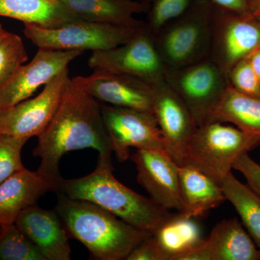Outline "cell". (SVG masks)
Instances as JSON below:
<instances>
[{
    "label": "cell",
    "mask_w": 260,
    "mask_h": 260,
    "mask_svg": "<svg viewBox=\"0 0 260 260\" xmlns=\"http://www.w3.org/2000/svg\"><path fill=\"white\" fill-rule=\"evenodd\" d=\"M91 148L98 159L112 161V143L104 126L101 103L73 78L70 80L52 119L38 136L34 155L41 159L38 172L58 186L62 179L59 162L73 150Z\"/></svg>",
    "instance_id": "6da1fadb"
},
{
    "label": "cell",
    "mask_w": 260,
    "mask_h": 260,
    "mask_svg": "<svg viewBox=\"0 0 260 260\" xmlns=\"http://www.w3.org/2000/svg\"><path fill=\"white\" fill-rule=\"evenodd\" d=\"M56 194L85 200L101 207L137 229L153 233L172 213L150 198L121 184L113 174L112 162L98 159L96 168L85 177L61 179Z\"/></svg>",
    "instance_id": "7a4b0ae2"
},
{
    "label": "cell",
    "mask_w": 260,
    "mask_h": 260,
    "mask_svg": "<svg viewBox=\"0 0 260 260\" xmlns=\"http://www.w3.org/2000/svg\"><path fill=\"white\" fill-rule=\"evenodd\" d=\"M56 194L55 210L70 239L82 243L94 259H125L135 247L151 235L90 202Z\"/></svg>",
    "instance_id": "3957f363"
},
{
    "label": "cell",
    "mask_w": 260,
    "mask_h": 260,
    "mask_svg": "<svg viewBox=\"0 0 260 260\" xmlns=\"http://www.w3.org/2000/svg\"><path fill=\"white\" fill-rule=\"evenodd\" d=\"M213 8L210 0H194L182 15L154 36L166 70L182 68L210 57Z\"/></svg>",
    "instance_id": "277c9868"
},
{
    "label": "cell",
    "mask_w": 260,
    "mask_h": 260,
    "mask_svg": "<svg viewBox=\"0 0 260 260\" xmlns=\"http://www.w3.org/2000/svg\"><path fill=\"white\" fill-rule=\"evenodd\" d=\"M223 124L210 122L198 126L186 146L183 162L219 184L239 157L260 145L259 137Z\"/></svg>",
    "instance_id": "5b68a950"
},
{
    "label": "cell",
    "mask_w": 260,
    "mask_h": 260,
    "mask_svg": "<svg viewBox=\"0 0 260 260\" xmlns=\"http://www.w3.org/2000/svg\"><path fill=\"white\" fill-rule=\"evenodd\" d=\"M164 79L186 104L198 126L210 122L229 84L226 73L210 57L166 70Z\"/></svg>",
    "instance_id": "8992f818"
},
{
    "label": "cell",
    "mask_w": 260,
    "mask_h": 260,
    "mask_svg": "<svg viewBox=\"0 0 260 260\" xmlns=\"http://www.w3.org/2000/svg\"><path fill=\"white\" fill-rule=\"evenodd\" d=\"M141 25L126 26L79 20L58 28H46L24 23L23 32L39 49L96 51L113 49L128 42Z\"/></svg>",
    "instance_id": "52a82bcc"
},
{
    "label": "cell",
    "mask_w": 260,
    "mask_h": 260,
    "mask_svg": "<svg viewBox=\"0 0 260 260\" xmlns=\"http://www.w3.org/2000/svg\"><path fill=\"white\" fill-rule=\"evenodd\" d=\"M88 66L93 70L136 77L150 85L164 79L166 72L153 36L144 22L128 42L108 50L93 51Z\"/></svg>",
    "instance_id": "ba28073f"
},
{
    "label": "cell",
    "mask_w": 260,
    "mask_h": 260,
    "mask_svg": "<svg viewBox=\"0 0 260 260\" xmlns=\"http://www.w3.org/2000/svg\"><path fill=\"white\" fill-rule=\"evenodd\" d=\"M259 48V17L253 13L237 14L214 6L210 57L226 75L234 65Z\"/></svg>",
    "instance_id": "9c48e42d"
},
{
    "label": "cell",
    "mask_w": 260,
    "mask_h": 260,
    "mask_svg": "<svg viewBox=\"0 0 260 260\" xmlns=\"http://www.w3.org/2000/svg\"><path fill=\"white\" fill-rule=\"evenodd\" d=\"M104 126L119 162L129 158L130 148L165 150L164 138L152 112L101 103Z\"/></svg>",
    "instance_id": "30bf717a"
},
{
    "label": "cell",
    "mask_w": 260,
    "mask_h": 260,
    "mask_svg": "<svg viewBox=\"0 0 260 260\" xmlns=\"http://www.w3.org/2000/svg\"><path fill=\"white\" fill-rule=\"evenodd\" d=\"M70 80L68 68L46 84L37 96L0 110V134L29 139L39 136L55 114Z\"/></svg>",
    "instance_id": "8fae6325"
},
{
    "label": "cell",
    "mask_w": 260,
    "mask_h": 260,
    "mask_svg": "<svg viewBox=\"0 0 260 260\" xmlns=\"http://www.w3.org/2000/svg\"><path fill=\"white\" fill-rule=\"evenodd\" d=\"M83 52L39 48L28 64L20 66L15 74L0 86V110L29 99L38 88L54 79Z\"/></svg>",
    "instance_id": "7c38bea8"
},
{
    "label": "cell",
    "mask_w": 260,
    "mask_h": 260,
    "mask_svg": "<svg viewBox=\"0 0 260 260\" xmlns=\"http://www.w3.org/2000/svg\"><path fill=\"white\" fill-rule=\"evenodd\" d=\"M152 86L153 113L161 132L166 152L178 166H182L186 146L198 126L186 104L164 78Z\"/></svg>",
    "instance_id": "4fadbf2b"
},
{
    "label": "cell",
    "mask_w": 260,
    "mask_h": 260,
    "mask_svg": "<svg viewBox=\"0 0 260 260\" xmlns=\"http://www.w3.org/2000/svg\"><path fill=\"white\" fill-rule=\"evenodd\" d=\"M73 80L98 102L153 113V86L136 77L95 70Z\"/></svg>",
    "instance_id": "5bb4252c"
},
{
    "label": "cell",
    "mask_w": 260,
    "mask_h": 260,
    "mask_svg": "<svg viewBox=\"0 0 260 260\" xmlns=\"http://www.w3.org/2000/svg\"><path fill=\"white\" fill-rule=\"evenodd\" d=\"M137 169V179L150 199L164 209L183 211L179 166L165 151L137 150L132 156Z\"/></svg>",
    "instance_id": "9a60e30c"
},
{
    "label": "cell",
    "mask_w": 260,
    "mask_h": 260,
    "mask_svg": "<svg viewBox=\"0 0 260 260\" xmlns=\"http://www.w3.org/2000/svg\"><path fill=\"white\" fill-rule=\"evenodd\" d=\"M46 260H70V238L57 212L35 205L23 210L15 223Z\"/></svg>",
    "instance_id": "2e32d148"
},
{
    "label": "cell",
    "mask_w": 260,
    "mask_h": 260,
    "mask_svg": "<svg viewBox=\"0 0 260 260\" xmlns=\"http://www.w3.org/2000/svg\"><path fill=\"white\" fill-rule=\"evenodd\" d=\"M178 260H260V251L237 218L219 222L204 242Z\"/></svg>",
    "instance_id": "e0dca14e"
},
{
    "label": "cell",
    "mask_w": 260,
    "mask_h": 260,
    "mask_svg": "<svg viewBox=\"0 0 260 260\" xmlns=\"http://www.w3.org/2000/svg\"><path fill=\"white\" fill-rule=\"evenodd\" d=\"M57 185L40 173L23 169L0 184V226L13 224L20 213L37 204L49 191L56 192Z\"/></svg>",
    "instance_id": "ac0fdd59"
},
{
    "label": "cell",
    "mask_w": 260,
    "mask_h": 260,
    "mask_svg": "<svg viewBox=\"0 0 260 260\" xmlns=\"http://www.w3.org/2000/svg\"><path fill=\"white\" fill-rule=\"evenodd\" d=\"M77 18L85 21L138 27L135 14H146L148 7L138 0H59Z\"/></svg>",
    "instance_id": "d6986e66"
},
{
    "label": "cell",
    "mask_w": 260,
    "mask_h": 260,
    "mask_svg": "<svg viewBox=\"0 0 260 260\" xmlns=\"http://www.w3.org/2000/svg\"><path fill=\"white\" fill-rule=\"evenodd\" d=\"M179 177L181 213L187 218H202L226 200L220 184L191 166H179Z\"/></svg>",
    "instance_id": "ffe728a7"
},
{
    "label": "cell",
    "mask_w": 260,
    "mask_h": 260,
    "mask_svg": "<svg viewBox=\"0 0 260 260\" xmlns=\"http://www.w3.org/2000/svg\"><path fill=\"white\" fill-rule=\"evenodd\" d=\"M152 236L162 260H178L205 241L194 218H187L180 212L172 213Z\"/></svg>",
    "instance_id": "44dd1931"
},
{
    "label": "cell",
    "mask_w": 260,
    "mask_h": 260,
    "mask_svg": "<svg viewBox=\"0 0 260 260\" xmlns=\"http://www.w3.org/2000/svg\"><path fill=\"white\" fill-rule=\"evenodd\" d=\"M0 16L46 28H55L80 19L59 0H0Z\"/></svg>",
    "instance_id": "7402d4cb"
},
{
    "label": "cell",
    "mask_w": 260,
    "mask_h": 260,
    "mask_svg": "<svg viewBox=\"0 0 260 260\" xmlns=\"http://www.w3.org/2000/svg\"><path fill=\"white\" fill-rule=\"evenodd\" d=\"M210 122L232 123L260 138V99L240 93L229 84Z\"/></svg>",
    "instance_id": "603a6c76"
},
{
    "label": "cell",
    "mask_w": 260,
    "mask_h": 260,
    "mask_svg": "<svg viewBox=\"0 0 260 260\" xmlns=\"http://www.w3.org/2000/svg\"><path fill=\"white\" fill-rule=\"evenodd\" d=\"M225 198L234 205L246 232L260 251V196L242 184L232 172L220 184Z\"/></svg>",
    "instance_id": "cb8c5ba5"
},
{
    "label": "cell",
    "mask_w": 260,
    "mask_h": 260,
    "mask_svg": "<svg viewBox=\"0 0 260 260\" xmlns=\"http://www.w3.org/2000/svg\"><path fill=\"white\" fill-rule=\"evenodd\" d=\"M0 260H46L31 241L15 223L3 226Z\"/></svg>",
    "instance_id": "d4e9b609"
},
{
    "label": "cell",
    "mask_w": 260,
    "mask_h": 260,
    "mask_svg": "<svg viewBox=\"0 0 260 260\" xmlns=\"http://www.w3.org/2000/svg\"><path fill=\"white\" fill-rule=\"evenodd\" d=\"M148 8L144 22L145 28L155 36L167 24L180 16L194 0H138Z\"/></svg>",
    "instance_id": "484cf974"
},
{
    "label": "cell",
    "mask_w": 260,
    "mask_h": 260,
    "mask_svg": "<svg viewBox=\"0 0 260 260\" xmlns=\"http://www.w3.org/2000/svg\"><path fill=\"white\" fill-rule=\"evenodd\" d=\"M28 59L21 38L9 32L0 42V86L6 83Z\"/></svg>",
    "instance_id": "4316f807"
},
{
    "label": "cell",
    "mask_w": 260,
    "mask_h": 260,
    "mask_svg": "<svg viewBox=\"0 0 260 260\" xmlns=\"http://www.w3.org/2000/svg\"><path fill=\"white\" fill-rule=\"evenodd\" d=\"M28 138L0 134V184L25 169L21 152Z\"/></svg>",
    "instance_id": "83f0119b"
},
{
    "label": "cell",
    "mask_w": 260,
    "mask_h": 260,
    "mask_svg": "<svg viewBox=\"0 0 260 260\" xmlns=\"http://www.w3.org/2000/svg\"><path fill=\"white\" fill-rule=\"evenodd\" d=\"M233 88L249 96L260 99V83L249 58H245L234 65L227 75Z\"/></svg>",
    "instance_id": "f1b7e54d"
},
{
    "label": "cell",
    "mask_w": 260,
    "mask_h": 260,
    "mask_svg": "<svg viewBox=\"0 0 260 260\" xmlns=\"http://www.w3.org/2000/svg\"><path fill=\"white\" fill-rule=\"evenodd\" d=\"M233 169L242 173L247 185L260 196V165L250 158L248 153L243 154L234 164Z\"/></svg>",
    "instance_id": "f546056e"
},
{
    "label": "cell",
    "mask_w": 260,
    "mask_h": 260,
    "mask_svg": "<svg viewBox=\"0 0 260 260\" xmlns=\"http://www.w3.org/2000/svg\"><path fill=\"white\" fill-rule=\"evenodd\" d=\"M126 260H162L153 236L138 244L128 254Z\"/></svg>",
    "instance_id": "4dcf8cb0"
},
{
    "label": "cell",
    "mask_w": 260,
    "mask_h": 260,
    "mask_svg": "<svg viewBox=\"0 0 260 260\" xmlns=\"http://www.w3.org/2000/svg\"><path fill=\"white\" fill-rule=\"evenodd\" d=\"M214 6L237 14H254V0H210Z\"/></svg>",
    "instance_id": "1f68e13d"
},
{
    "label": "cell",
    "mask_w": 260,
    "mask_h": 260,
    "mask_svg": "<svg viewBox=\"0 0 260 260\" xmlns=\"http://www.w3.org/2000/svg\"><path fill=\"white\" fill-rule=\"evenodd\" d=\"M249 58L260 83V48L252 53Z\"/></svg>",
    "instance_id": "d6a6232c"
},
{
    "label": "cell",
    "mask_w": 260,
    "mask_h": 260,
    "mask_svg": "<svg viewBox=\"0 0 260 260\" xmlns=\"http://www.w3.org/2000/svg\"><path fill=\"white\" fill-rule=\"evenodd\" d=\"M254 14L260 18V0H254Z\"/></svg>",
    "instance_id": "836d02e7"
},
{
    "label": "cell",
    "mask_w": 260,
    "mask_h": 260,
    "mask_svg": "<svg viewBox=\"0 0 260 260\" xmlns=\"http://www.w3.org/2000/svg\"><path fill=\"white\" fill-rule=\"evenodd\" d=\"M8 34H9V32L7 31L5 29L3 28V27L0 24V42H2Z\"/></svg>",
    "instance_id": "e575fe53"
},
{
    "label": "cell",
    "mask_w": 260,
    "mask_h": 260,
    "mask_svg": "<svg viewBox=\"0 0 260 260\" xmlns=\"http://www.w3.org/2000/svg\"><path fill=\"white\" fill-rule=\"evenodd\" d=\"M2 230H3V227L0 226V235H1Z\"/></svg>",
    "instance_id": "d590c367"
}]
</instances>
